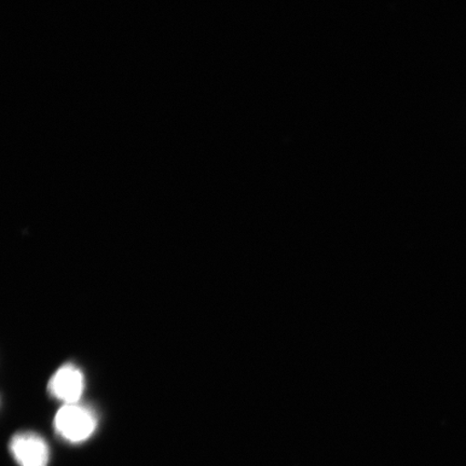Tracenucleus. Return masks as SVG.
Masks as SVG:
<instances>
[{
	"label": "nucleus",
	"instance_id": "7ed1b4c3",
	"mask_svg": "<svg viewBox=\"0 0 466 466\" xmlns=\"http://www.w3.org/2000/svg\"><path fill=\"white\" fill-rule=\"evenodd\" d=\"M49 390L56 399L66 404H76L85 390V378L77 367L66 365L52 377Z\"/></svg>",
	"mask_w": 466,
	"mask_h": 466
},
{
	"label": "nucleus",
	"instance_id": "f257e3e1",
	"mask_svg": "<svg viewBox=\"0 0 466 466\" xmlns=\"http://www.w3.org/2000/svg\"><path fill=\"white\" fill-rule=\"evenodd\" d=\"M96 427V413L77 403L64 405L55 419L56 433L74 444L89 440Z\"/></svg>",
	"mask_w": 466,
	"mask_h": 466
},
{
	"label": "nucleus",
	"instance_id": "f03ea898",
	"mask_svg": "<svg viewBox=\"0 0 466 466\" xmlns=\"http://www.w3.org/2000/svg\"><path fill=\"white\" fill-rule=\"evenodd\" d=\"M10 452L20 466H48L50 450L42 436L32 433H19L11 439Z\"/></svg>",
	"mask_w": 466,
	"mask_h": 466
}]
</instances>
